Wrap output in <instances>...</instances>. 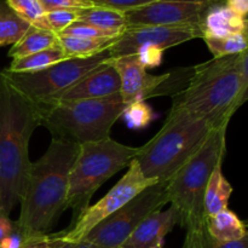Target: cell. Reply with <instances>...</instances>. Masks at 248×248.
<instances>
[{
	"mask_svg": "<svg viewBox=\"0 0 248 248\" xmlns=\"http://www.w3.org/2000/svg\"><path fill=\"white\" fill-rule=\"evenodd\" d=\"M2 213H1V205H0V216H1Z\"/></svg>",
	"mask_w": 248,
	"mask_h": 248,
	"instance_id": "obj_40",
	"label": "cell"
},
{
	"mask_svg": "<svg viewBox=\"0 0 248 248\" xmlns=\"http://www.w3.org/2000/svg\"><path fill=\"white\" fill-rule=\"evenodd\" d=\"M62 245L63 242L53 237V235H46L27 242L22 248H60Z\"/></svg>",
	"mask_w": 248,
	"mask_h": 248,
	"instance_id": "obj_33",
	"label": "cell"
},
{
	"mask_svg": "<svg viewBox=\"0 0 248 248\" xmlns=\"http://www.w3.org/2000/svg\"><path fill=\"white\" fill-rule=\"evenodd\" d=\"M138 149L140 147L121 144L110 137L79 144L67 195V208L73 210V222L89 207L93 194L108 179L128 167Z\"/></svg>",
	"mask_w": 248,
	"mask_h": 248,
	"instance_id": "obj_7",
	"label": "cell"
},
{
	"mask_svg": "<svg viewBox=\"0 0 248 248\" xmlns=\"http://www.w3.org/2000/svg\"><path fill=\"white\" fill-rule=\"evenodd\" d=\"M203 41L213 55V58L240 55L248 50V40L244 33L232 34L223 38H203Z\"/></svg>",
	"mask_w": 248,
	"mask_h": 248,
	"instance_id": "obj_25",
	"label": "cell"
},
{
	"mask_svg": "<svg viewBox=\"0 0 248 248\" xmlns=\"http://www.w3.org/2000/svg\"><path fill=\"white\" fill-rule=\"evenodd\" d=\"M245 89L240 55L212 58L191 68L186 87L173 96V104L212 128L228 126Z\"/></svg>",
	"mask_w": 248,
	"mask_h": 248,
	"instance_id": "obj_3",
	"label": "cell"
},
{
	"mask_svg": "<svg viewBox=\"0 0 248 248\" xmlns=\"http://www.w3.org/2000/svg\"><path fill=\"white\" fill-rule=\"evenodd\" d=\"M206 229L217 241L229 242L244 237L247 232V225L232 211L225 208L217 215L206 218Z\"/></svg>",
	"mask_w": 248,
	"mask_h": 248,
	"instance_id": "obj_17",
	"label": "cell"
},
{
	"mask_svg": "<svg viewBox=\"0 0 248 248\" xmlns=\"http://www.w3.org/2000/svg\"><path fill=\"white\" fill-rule=\"evenodd\" d=\"M109 58L110 53L109 50H106L91 57L67 58L38 72L10 73L4 69L0 73L27 99L34 104H43L52 101Z\"/></svg>",
	"mask_w": 248,
	"mask_h": 248,
	"instance_id": "obj_8",
	"label": "cell"
},
{
	"mask_svg": "<svg viewBox=\"0 0 248 248\" xmlns=\"http://www.w3.org/2000/svg\"><path fill=\"white\" fill-rule=\"evenodd\" d=\"M247 232L240 240L229 242H219L213 239L206 229V223L199 229L186 232L183 248H248V223Z\"/></svg>",
	"mask_w": 248,
	"mask_h": 248,
	"instance_id": "obj_24",
	"label": "cell"
},
{
	"mask_svg": "<svg viewBox=\"0 0 248 248\" xmlns=\"http://www.w3.org/2000/svg\"><path fill=\"white\" fill-rule=\"evenodd\" d=\"M5 4L23 21L40 29H47L45 24V10L40 0H4ZM48 31V29H47Z\"/></svg>",
	"mask_w": 248,
	"mask_h": 248,
	"instance_id": "obj_26",
	"label": "cell"
},
{
	"mask_svg": "<svg viewBox=\"0 0 248 248\" xmlns=\"http://www.w3.org/2000/svg\"><path fill=\"white\" fill-rule=\"evenodd\" d=\"M227 127L213 128L202 145L166 184L169 202L176 210L178 224L186 232L199 229L206 223V186L213 170L224 157Z\"/></svg>",
	"mask_w": 248,
	"mask_h": 248,
	"instance_id": "obj_5",
	"label": "cell"
},
{
	"mask_svg": "<svg viewBox=\"0 0 248 248\" xmlns=\"http://www.w3.org/2000/svg\"><path fill=\"white\" fill-rule=\"evenodd\" d=\"M79 10H53L45 14V24L48 31L61 34L65 28L78 21Z\"/></svg>",
	"mask_w": 248,
	"mask_h": 248,
	"instance_id": "obj_28",
	"label": "cell"
},
{
	"mask_svg": "<svg viewBox=\"0 0 248 248\" xmlns=\"http://www.w3.org/2000/svg\"><path fill=\"white\" fill-rule=\"evenodd\" d=\"M60 248H92L89 245L84 244V242H78V244H67V242H63V245Z\"/></svg>",
	"mask_w": 248,
	"mask_h": 248,
	"instance_id": "obj_38",
	"label": "cell"
},
{
	"mask_svg": "<svg viewBox=\"0 0 248 248\" xmlns=\"http://www.w3.org/2000/svg\"><path fill=\"white\" fill-rule=\"evenodd\" d=\"M39 124L52 138L82 143L110 137L111 127L121 118L126 103L120 93L96 99L35 104Z\"/></svg>",
	"mask_w": 248,
	"mask_h": 248,
	"instance_id": "obj_6",
	"label": "cell"
},
{
	"mask_svg": "<svg viewBox=\"0 0 248 248\" xmlns=\"http://www.w3.org/2000/svg\"><path fill=\"white\" fill-rule=\"evenodd\" d=\"M109 62L120 78V94L126 104L167 93L165 85L171 77V72L161 75L149 74L136 55L109 58Z\"/></svg>",
	"mask_w": 248,
	"mask_h": 248,
	"instance_id": "obj_13",
	"label": "cell"
},
{
	"mask_svg": "<svg viewBox=\"0 0 248 248\" xmlns=\"http://www.w3.org/2000/svg\"><path fill=\"white\" fill-rule=\"evenodd\" d=\"M178 224L173 207L156 211L145 218L120 248H162L166 235Z\"/></svg>",
	"mask_w": 248,
	"mask_h": 248,
	"instance_id": "obj_15",
	"label": "cell"
},
{
	"mask_svg": "<svg viewBox=\"0 0 248 248\" xmlns=\"http://www.w3.org/2000/svg\"><path fill=\"white\" fill-rule=\"evenodd\" d=\"M164 50L159 47H143L137 51L138 61L140 64L147 69V68H156L162 63V57H164Z\"/></svg>",
	"mask_w": 248,
	"mask_h": 248,
	"instance_id": "obj_32",
	"label": "cell"
},
{
	"mask_svg": "<svg viewBox=\"0 0 248 248\" xmlns=\"http://www.w3.org/2000/svg\"><path fill=\"white\" fill-rule=\"evenodd\" d=\"M29 23L19 18L5 1H0V47L14 45L31 28Z\"/></svg>",
	"mask_w": 248,
	"mask_h": 248,
	"instance_id": "obj_23",
	"label": "cell"
},
{
	"mask_svg": "<svg viewBox=\"0 0 248 248\" xmlns=\"http://www.w3.org/2000/svg\"><path fill=\"white\" fill-rule=\"evenodd\" d=\"M64 60H67V57L61 46H55V47L40 51L27 57L12 60L11 64L9 68H6V70L10 73L38 72Z\"/></svg>",
	"mask_w": 248,
	"mask_h": 248,
	"instance_id": "obj_22",
	"label": "cell"
},
{
	"mask_svg": "<svg viewBox=\"0 0 248 248\" xmlns=\"http://www.w3.org/2000/svg\"><path fill=\"white\" fill-rule=\"evenodd\" d=\"M78 21L102 29L115 36H120L127 29L125 12L102 6H92L89 9L79 10Z\"/></svg>",
	"mask_w": 248,
	"mask_h": 248,
	"instance_id": "obj_18",
	"label": "cell"
},
{
	"mask_svg": "<svg viewBox=\"0 0 248 248\" xmlns=\"http://www.w3.org/2000/svg\"><path fill=\"white\" fill-rule=\"evenodd\" d=\"M244 34L248 40V18L245 19V27H244Z\"/></svg>",
	"mask_w": 248,
	"mask_h": 248,
	"instance_id": "obj_39",
	"label": "cell"
},
{
	"mask_svg": "<svg viewBox=\"0 0 248 248\" xmlns=\"http://www.w3.org/2000/svg\"><path fill=\"white\" fill-rule=\"evenodd\" d=\"M14 230V224L9 220V218L6 216L1 215L0 216V242L10 235Z\"/></svg>",
	"mask_w": 248,
	"mask_h": 248,
	"instance_id": "obj_37",
	"label": "cell"
},
{
	"mask_svg": "<svg viewBox=\"0 0 248 248\" xmlns=\"http://www.w3.org/2000/svg\"><path fill=\"white\" fill-rule=\"evenodd\" d=\"M55 46H60L57 34L47 29L31 27L28 31L16 44L12 45L9 51V56L12 60H16V58L27 57V56L34 55V53L55 47Z\"/></svg>",
	"mask_w": 248,
	"mask_h": 248,
	"instance_id": "obj_20",
	"label": "cell"
},
{
	"mask_svg": "<svg viewBox=\"0 0 248 248\" xmlns=\"http://www.w3.org/2000/svg\"><path fill=\"white\" fill-rule=\"evenodd\" d=\"M217 1H223L232 10L244 17L245 19L248 18V0H217Z\"/></svg>",
	"mask_w": 248,
	"mask_h": 248,
	"instance_id": "obj_36",
	"label": "cell"
},
{
	"mask_svg": "<svg viewBox=\"0 0 248 248\" xmlns=\"http://www.w3.org/2000/svg\"><path fill=\"white\" fill-rule=\"evenodd\" d=\"M232 194V186L225 178L222 171V162L213 170L205 191V216L206 218L217 215L228 208L229 199Z\"/></svg>",
	"mask_w": 248,
	"mask_h": 248,
	"instance_id": "obj_19",
	"label": "cell"
},
{
	"mask_svg": "<svg viewBox=\"0 0 248 248\" xmlns=\"http://www.w3.org/2000/svg\"><path fill=\"white\" fill-rule=\"evenodd\" d=\"M118 38H79L58 35V43L67 58H82L96 56L108 50Z\"/></svg>",
	"mask_w": 248,
	"mask_h": 248,
	"instance_id": "obj_21",
	"label": "cell"
},
{
	"mask_svg": "<svg viewBox=\"0 0 248 248\" xmlns=\"http://www.w3.org/2000/svg\"><path fill=\"white\" fill-rule=\"evenodd\" d=\"M90 1L96 5V6L108 7V9L126 12L130 11V10L137 9V7L144 6L149 2L155 1V0H90Z\"/></svg>",
	"mask_w": 248,
	"mask_h": 248,
	"instance_id": "obj_31",
	"label": "cell"
},
{
	"mask_svg": "<svg viewBox=\"0 0 248 248\" xmlns=\"http://www.w3.org/2000/svg\"><path fill=\"white\" fill-rule=\"evenodd\" d=\"M196 38H201L198 27H133L126 29L108 50L110 58H118L136 55L143 47H159L165 51Z\"/></svg>",
	"mask_w": 248,
	"mask_h": 248,
	"instance_id": "obj_12",
	"label": "cell"
},
{
	"mask_svg": "<svg viewBox=\"0 0 248 248\" xmlns=\"http://www.w3.org/2000/svg\"><path fill=\"white\" fill-rule=\"evenodd\" d=\"M216 1H217V0H216Z\"/></svg>",
	"mask_w": 248,
	"mask_h": 248,
	"instance_id": "obj_41",
	"label": "cell"
},
{
	"mask_svg": "<svg viewBox=\"0 0 248 248\" xmlns=\"http://www.w3.org/2000/svg\"><path fill=\"white\" fill-rule=\"evenodd\" d=\"M167 183H155L97 224L81 242L92 248H120L147 217L167 202Z\"/></svg>",
	"mask_w": 248,
	"mask_h": 248,
	"instance_id": "obj_9",
	"label": "cell"
},
{
	"mask_svg": "<svg viewBox=\"0 0 248 248\" xmlns=\"http://www.w3.org/2000/svg\"><path fill=\"white\" fill-rule=\"evenodd\" d=\"M45 12L53 10H84L96 6L90 0H40Z\"/></svg>",
	"mask_w": 248,
	"mask_h": 248,
	"instance_id": "obj_30",
	"label": "cell"
},
{
	"mask_svg": "<svg viewBox=\"0 0 248 248\" xmlns=\"http://www.w3.org/2000/svg\"><path fill=\"white\" fill-rule=\"evenodd\" d=\"M216 0H155L125 12L127 28L143 26L198 27ZM201 31V29H200Z\"/></svg>",
	"mask_w": 248,
	"mask_h": 248,
	"instance_id": "obj_11",
	"label": "cell"
},
{
	"mask_svg": "<svg viewBox=\"0 0 248 248\" xmlns=\"http://www.w3.org/2000/svg\"><path fill=\"white\" fill-rule=\"evenodd\" d=\"M38 126L35 104L15 90L0 73V205L6 217L26 189L31 165L29 140Z\"/></svg>",
	"mask_w": 248,
	"mask_h": 248,
	"instance_id": "obj_2",
	"label": "cell"
},
{
	"mask_svg": "<svg viewBox=\"0 0 248 248\" xmlns=\"http://www.w3.org/2000/svg\"><path fill=\"white\" fill-rule=\"evenodd\" d=\"M245 18L232 11L225 2L215 1L206 10L201 21V39L223 38L244 33Z\"/></svg>",
	"mask_w": 248,
	"mask_h": 248,
	"instance_id": "obj_16",
	"label": "cell"
},
{
	"mask_svg": "<svg viewBox=\"0 0 248 248\" xmlns=\"http://www.w3.org/2000/svg\"><path fill=\"white\" fill-rule=\"evenodd\" d=\"M79 152V144L52 138L47 150L31 162L21 213L15 228L26 242L48 235L63 210L67 208L69 174Z\"/></svg>",
	"mask_w": 248,
	"mask_h": 248,
	"instance_id": "obj_1",
	"label": "cell"
},
{
	"mask_svg": "<svg viewBox=\"0 0 248 248\" xmlns=\"http://www.w3.org/2000/svg\"><path fill=\"white\" fill-rule=\"evenodd\" d=\"M58 35H70V36H79V38H118L110 33L102 31V29L96 28V27L87 24L85 22L77 21L70 24L68 28H65Z\"/></svg>",
	"mask_w": 248,
	"mask_h": 248,
	"instance_id": "obj_29",
	"label": "cell"
},
{
	"mask_svg": "<svg viewBox=\"0 0 248 248\" xmlns=\"http://www.w3.org/2000/svg\"><path fill=\"white\" fill-rule=\"evenodd\" d=\"M120 87L121 82L118 72L108 60L46 103L104 98L120 93Z\"/></svg>",
	"mask_w": 248,
	"mask_h": 248,
	"instance_id": "obj_14",
	"label": "cell"
},
{
	"mask_svg": "<svg viewBox=\"0 0 248 248\" xmlns=\"http://www.w3.org/2000/svg\"><path fill=\"white\" fill-rule=\"evenodd\" d=\"M121 118L131 130H142L153 121L154 111L145 101H136L126 104Z\"/></svg>",
	"mask_w": 248,
	"mask_h": 248,
	"instance_id": "obj_27",
	"label": "cell"
},
{
	"mask_svg": "<svg viewBox=\"0 0 248 248\" xmlns=\"http://www.w3.org/2000/svg\"><path fill=\"white\" fill-rule=\"evenodd\" d=\"M240 68H241L242 77L245 81V89L240 99V107L248 101V50L240 53Z\"/></svg>",
	"mask_w": 248,
	"mask_h": 248,
	"instance_id": "obj_35",
	"label": "cell"
},
{
	"mask_svg": "<svg viewBox=\"0 0 248 248\" xmlns=\"http://www.w3.org/2000/svg\"><path fill=\"white\" fill-rule=\"evenodd\" d=\"M26 240H24L23 235L15 228L10 235H7L1 242H0V248H22L26 245Z\"/></svg>",
	"mask_w": 248,
	"mask_h": 248,
	"instance_id": "obj_34",
	"label": "cell"
},
{
	"mask_svg": "<svg viewBox=\"0 0 248 248\" xmlns=\"http://www.w3.org/2000/svg\"><path fill=\"white\" fill-rule=\"evenodd\" d=\"M155 183L156 182L149 181L143 176L140 165L133 159L128 165L127 172L107 193L104 198L94 205L89 206L78 219L72 222L69 228L57 234H52L53 237L67 244L81 242L82 239L97 224L120 210L128 201L132 200L150 186H154Z\"/></svg>",
	"mask_w": 248,
	"mask_h": 248,
	"instance_id": "obj_10",
	"label": "cell"
},
{
	"mask_svg": "<svg viewBox=\"0 0 248 248\" xmlns=\"http://www.w3.org/2000/svg\"><path fill=\"white\" fill-rule=\"evenodd\" d=\"M212 130L205 120L172 106L159 132L140 147L135 156L143 176L156 183H167Z\"/></svg>",
	"mask_w": 248,
	"mask_h": 248,
	"instance_id": "obj_4",
	"label": "cell"
}]
</instances>
